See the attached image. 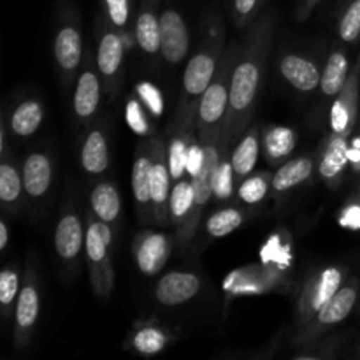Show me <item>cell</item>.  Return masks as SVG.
Returning <instances> with one entry per match:
<instances>
[{
	"label": "cell",
	"mask_w": 360,
	"mask_h": 360,
	"mask_svg": "<svg viewBox=\"0 0 360 360\" xmlns=\"http://www.w3.org/2000/svg\"><path fill=\"white\" fill-rule=\"evenodd\" d=\"M273 28V16L264 14L253 21L252 30L243 44H239V55L232 70L231 101L224 123V137L229 144L243 136L250 127L266 74Z\"/></svg>",
	"instance_id": "1"
},
{
	"label": "cell",
	"mask_w": 360,
	"mask_h": 360,
	"mask_svg": "<svg viewBox=\"0 0 360 360\" xmlns=\"http://www.w3.org/2000/svg\"><path fill=\"white\" fill-rule=\"evenodd\" d=\"M221 56H224V34L220 30L211 32L199 51L186 63V69L183 72L181 97H179L178 112L174 118L176 123L197 127L199 101L213 81Z\"/></svg>",
	"instance_id": "2"
},
{
	"label": "cell",
	"mask_w": 360,
	"mask_h": 360,
	"mask_svg": "<svg viewBox=\"0 0 360 360\" xmlns=\"http://www.w3.org/2000/svg\"><path fill=\"white\" fill-rule=\"evenodd\" d=\"M199 139L202 141L204 158L202 164H200L199 172L190 176V179H192L193 183L192 213H190L188 221H186V225L183 227V231L174 234L176 245L181 250H186L192 245L193 238H195L197 231H199L204 211H206L211 197L214 195V176H217L218 165H220L221 158L229 153V146H231V144L225 141L224 129H217L210 134H202V136H199Z\"/></svg>",
	"instance_id": "3"
},
{
	"label": "cell",
	"mask_w": 360,
	"mask_h": 360,
	"mask_svg": "<svg viewBox=\"0 0 360 360\" xmlns=\"http://www.w3.org/2000/svg\"><path fill=\"white\" fill-rule=\"evenodd\" d=\"M238 55L239 46H229V49L224 51V56L218 63L213 81L200 97L199 108H197V136L210 134L217 129H224L229 111V101H231L232 70H234Z\"/></svg>",
	"instance_id": "4"
},
{
	"label": "cell",
	"mask_w": 360,
	"mask_h": 360,
	"mask_svg": "<svg viewBox=\"0 0 360 360\" xmlns=\"http://www.w3.org/2000/svg\"><path fill=\"white\" fill-rule=\"evenodd\" d=\"M86 218L84 250H86L90 283L95 295L105 301L115 288V267H112L111 257H109V250L112 245V229L109 224L95 218L91 211Z\"/></svg>",
	"instance_id": "5"
},
{
	"label": "cell",
	"mask_w": 360,
	"mask_h": 360,
	"mask_svg": "<svg viewBox=\"0 0 360 360\" xmlns=\"http://www.w3.org/2000/svg\"><path fill=\"white\" fill-rule=\"evenodd\" d=\"M360 297V281L357 278H352L348 283H343L336 295L320 309L319 315L306 323L304 327H299L294 336V345L297 348H308L309 345L316 343L322 340L330 329L340 326L341 322L350 316L355 306L359 304Z\"/></svg>",
	"instance_id": "6"
},
{
	"label": "cell",
	"mask_w": 360,
	"mask_h": 360,
	"mask_svg": "<svg viewBox=\"0 0 360 360\" xmlns=\"http://www.w3.org/2000/svg\"><path fill=\"white\" fill-rule=\"evenodd\" d=\"M345 281V269L340 266H329L306 280L304 288L295 306V327H304L311 322L320 309L340 292Z\"/></svg>",
	"instance_id": "7"
},
{
	"label": "cell",
	"mask_w": 360,
	"mask_h": 360,
	"mask_svg": "<svg viewBox=\"0 0 360 360\" xmlns=\"http://www.w3.org/2000/svg\"><path fill=\"white\" fill-rule=\"evenodd\" d=\"M53 55L63 86H69L76 79V72L83 63V34L74 11L62 13L60 25L55 30Z\"/></svg>",
	"instance_id": "8"
},
{
	"label": "cell",
	"mask_w": 360,
	"mask_h": 360,
	"mask_svg": "<svg viewBox=\"0 0 360 360\" xmlns=\"http://www.w3.org/2000/svg\"><path fill=\"white\" fill-rule=\"evenodd\" d=\"M39 313H41V285H39L37 267L35 264H30L25 271L23 285L14 308V347L27 348L30 345Z\"/></svg>",
	"instance_id": "9"
},
{
	"label": "cell",
	"mask_w": 360,
	"mask_h": 360,
	"mask_svg": "<svg viewBox=\"0 0 360 360\" xmlns=\"http://www.w3.org/2000/svg\"><path fill=\"white\" fill-rule=\"evenodd\" d=\"M123 58H125V39L122 32L115 30V27H101V37L95 55V65L104 83V90L109 97L116 94L120 86V77L123 70Z\"/></svg>",
	"instance_id": "10"
},
{
	"label": "cell",
	"mask_w": 360,
	"mask_h": 360,
	"mask_svg": "<svg viewBox=\"0 0 360 360\" xmlns=\"http://www.w3.org/2000/svg\"><path fill=\"white\" fill-rule=\"evenodd\" d=\"M360 109V51L355 63L352 65L350 76L343 90L334 98L330 109V132L334 136L352 137L359 122Z\"/></svg>",
	"instance_id": "11"
},
{
	"label": "cell",
	"mask_w": 360,
	"mask_h": 360,
	"mask_svg": "<svg viewBox=\"0 0 360 360\" xmlns=\"http://www.w3.org/2000/svg\"><path fill=\"white\" fill-rule=\"evenodd\" d=\"M155 160V137L143 141L137 146L132 164V197L136 202L137 218L143 224L155 221L151 206V171Z\"/></svg>",
	"instance_id": "12"
},
{
	"label": "cell",
	"mask_w": 360,
	"mask_h": 360,
	"mask_svg": "<svg viewBox=\"0 0 360 360\" xmlns=\"http://www.w3.org/2000/svg\"><path fill=\"white\" fill-rule=\"evenodd\" d=\"M136 266L144 276H157L172 253V239L158 231H141L132 245Z\"/></svg>",
	"instance_id": "13"
},
{
	"label": "cell",
	"mask_w": 360,
	"mask_h": 360,
	"mask_svg": "<svg viewBox=\"0 0 360 360\" xmlns=\"http://www.w3.org/2000/svg\"><path fill=\"white\" fill-rule=\"evenodd\" d=\"M172 176L169 171L167 146L160 137H155V160L151 171V206H153L155 224L169 225L171 213H169V200L172 192Z\"/></svg>",
	"instance_id": "14"
},
{
	"label": "cell",
	"mask_w": 360,
	"mask_h": 360,
	"mask_svg": "<svg viewBox=\"0 0 360 360\" xmlns=\"http://www.w3.org/2000/svg\"><path fill=\"white\" fill-rule=\"evenodd\" d=\"M53 158L48 151H32L21 162V178H23L25 195L34 206L44 202L53 185Z\"/></svg>",
	"instance_id": "15"
},
{
	"label": "cell",
	"mask_w": 360,
	"mask_h": 360,
	"mask_svg": "<svg viewBox=\"0 0 360 360\" xmlns=\"http://www.w3.org/2000/svg\"><path fill=\"white\" fill-rule=\"evenodd\" d=\"M190 51V34L185 18L176 9L160 14V55L169 65H178Z\"/></svg>",
	"instance_id": "16"
},
{
	"label": "cell",
	"mask_w": 360,
	"mask_h": 360,
	"mask_svg": "<svg viewBox=\"0 0 360 360\" xmlns=\"http://www.w3.org/2000/svg\"><path fill=\"white\" fill-rule=\"evenodd\" d=\"M86 231L83 229L79 214L76 213L74 207H65L63 213L60 214L58 224L55 227V236H53V245L55 252L62 264L72 267L77 264V259L83 250Z\"/></svg>",
	"instance_id": "17"
},
{
	"label": "cell",
	"mask_w": 360,
	"mask_h": 360,
	"mask_svg": "<svg viewBox=\"0 0 360 360\" xmlns=\"http://www.w3.org/2000/svg\"><path fill=\"white\" fill-rule=\"evenodd\" d=\"M102 90H104V83H102L97 65L91 67L88 62L77 76L72 98L74 115L81 123H90L97 115L98 108H101Z\"/></svg>",
	"instance_id": "18"
},
{
	"label": "cell",
	"mask_w": 360,
	"mask_h": 360,
	"mask_svg": "<svg viewBox=\"0 0 360 360\" xmlns=\"http://www.w3.org/2000/svg\"><path fill=\"white\" fill-rule=\"evenodd\" d=\"M200 292V278L188 271H169L155 287V299L165 308L186 304Z\"/></svg>",
	"instance_id": "19"
},
{
	"label": "cell",
	"mask_w": 360,
	"mask_h": 360,
	"mask_svg": "<svg viewBox=\"0 0 360 360\" xmlns=\"http://www.w3.org/2000/svg\"><path fill=\"white\" fill-rule=\"evenodd\" d=\"M350 139L352 137L330 134L329 139L326 141L316 167L322 181L329 183L330 186H336L343 178L345 171L350 167Z\"/></svg>",
	"instance_id": "20"
},
{
	"label": "cell",
	"mask_w": 360,
	"mask_h": 360,
	"mask_svg": "<svg viewBox=\"0 0 360 360\" xmlns=\"http://www.w3.org/2000/svg\"><path fill=\"white\" fill-rule=\"evenodd\" d=\"M280 74L288 84L302 94H311L322 83V72L313 60L297 53H288L280 58Z\"/></svg>",
	"instance_id": "21"
},
{
	"label": "cell",
	"mask_w": 360,
	"mask_h": 360,
	"mask_svg": "<svg viewBox=\"0 0 360 360\" xmlns=\"http://www.w3.org/2000/svg\"><path fill=\"white\" fill-rule=\"evenodd\" d=\"M109 139L104 127H95L88 132L81 146V167L86 174L101 176L109 169Z\"/></svg>",
	"instance_id": "22"
},
{
	"label": "cell",
	"mask_w": 360,
	"mask_h": 360,
	"mask_svg": "<svg viewBox=\"0 0 360 360\" xmlns=\"http://www.w3.org/2000/svg\"><path fill=\"white\" fill-rule=\"evenodd\" d=\"M195 125H183V123H172V132L167 143V162L171 171L172 181L186 178L188 171V151L192 146V134Z\"/></svg>",
	"instance_id": "23"
},
{
	"label": "cell",
	"mask_w": 360,
	"mask_h": 360,
	"mask_svg": "<svg viewBox=\"0 0 360 360\" xmlns=\"http://www.w3.org/2000/svg\"><path fill=\"white\" fill-rule=\"evenodd\" d=\"M260 151V130L257 125H250L246 132L243 134L241 139L236 144L234 151L231 155L232 169H234L236 183H241L243 179L248 178L255 169L257 160H259Z\"/></svg>",
	"instance_id": "24"
},
{
	"label": "cell",
	"mask_w": 360,
	"mask_h": 360,
	"mask_svg": "<svg viewBox=\"0 0 360 360\" xmlns=\"http://www.w3.org/2000/svg\"><path fill=\"white\" fill-rule=\"evenodd\" d=\"M90 211L95 218L105 221L112 227L122 217V197L118 188L109 181H101L91 188L90 193Z\"/></svg>",
	"instance_id": "25"
},
{
	"label": "cell",
	"mask_w": 360,
	"mask_h": 360,
	"mask_svg": "<svg viewBox=\"0 0 360 360\" xmlns=\"http://www.w3.org/2000/svg\"><path fill=\"white\" fill-rule=\"evenodd\" d=\"M315 169V160L313 157H297L287 160L276 169L273 174V181H271V190L274 193H285L288 190L295 188L301 183L308 181Z\"/></svg>",
	"instance_id": "26"
},
{
	"label": "cell",
	"mask_w": 360,
	"mask_h": 360,
	"mask_svg": "<svg viewBox=\"0 0 360 360\" xmlns=\"http://www.w3.org/2000/svg\"><path fill=\"white\" fill-rule=\"evenodd\" d=\"M44 120V108L37 98H27L14 108L9 118L11 134L16 137H30L41 129Z\"/></svg>",
	"instance_id": "27"
},
{
	"label": "cell",
	"mask_w": 360,
	"mask_h": 360,
	"mask_svg": "<svg viewBox=\"0 0 360 360\" xmlns=\"http://www.w3.org/2000/svg\"><path fill=\"white\" fill-rule=\"evenodd\" d=\"M348 76H350V60H348L347 51L345 49H334L329 58H327L326 69L322 72L320 90L326 97L336 98L338 94L343 90Z\"/></svg>",
	"instance_id": "28"
},
{
	"label": "cell",
	"mask_w": 360,
	"mask_h": 360,
	"mask_svg": "<svg viewBox=\"0 0 360 360\" xmlns=\"http://www.w3.org/2000/svg\"><path fill=\"white\" fill-rule=\"evenodd\" d=\"M134 39L141 51L146 55H160V16L153 9L144 7L136 18L134 25Z\"/></svg>",
	"instance_id": "29"
},
{
	"label": "cell",
	"mask_w": 360,
	"mask_h": 360,
	"mask_svg": "<svg viewBox=\"0 0 360 360\" xmlns=\"http://www.w3.org/2000/svg\"><path fill=\"white\" fill-rule=\"evenodd\" d=\"M23 195L25 186L23 178H21V167L18 169L16 164L4 157L0 162V200H2L4 207L14 213L20 207Z\"/></svg>",
	"instance_id": "30"
},
{
	"label": "cell",
	"mask_w": 360,
	"mask_h": 360,
	"mask_svg": "<svg viewBox=\"0 0 360 360\" xmlns=\"http://www.w3.org/2000/svg\"><path fill=\"white\" fill-rule=\"evenodd\" d=\"M193 207V183L190 178H183L174 181L169 200V213H171V224L174 225L176 234L183 231L188 221L190 213Z\"/></svg>",
	"instance_id": "31"
},
{
	"label": "cell",
	"mask_w": 360,
	"mask_h": 360,
	"mask_svg": "<svg viewBox=\"0 0 360 360\" xmlns=\"http://www.w3.org/2000/svg\"><path fill=\"white\" fill-rule=\"evenodd\" d=\"M297 143V134L285 127H271L264 132V148H266V160L271 165H278V162L292 153Z\"/></svg>",
	"instance_id": "32"
},
{
	"label": "cell",
	"mask_w": 360,
	"mask_h": 360,
	"mask_svg": "<svg viewBox=\"0 0 360 360\" xmlns=\"http://www.w3.org/2000/svg\"><path fill=\"white\" fill-rule=\"evenodd\" d=\"M169 336L157 326H141L130 338V348L141 355H157L167 347Z\"/></svg>",
	"instance_id": "33"
},
{
	"label": "cell",
	"mask_w": 360,
	"mask_h": 360,
	"mask_svg": "<svg viewBox=\"0 0 360 360\" xmlns=\"http://www.w3.org/2000/svg\"><path fill=\"white\" fill-rule=\"evenodd\" d=\"M245 224V211L239 207H224L206 220V232L210 238H225Z\"/></svg>",
	"instance_id": "34"
},
{
	"label": "cell",
	"mask_w": 360,
	"mask_h": 360,
	"mask_svg": "<svg viewBox=\"0 0 360 360\" xmlns=\"http://www.w3.org/2000/svg\"><path fill=\"white\" fill-rule=\"evenodd\" d=\"M271 181L273 176L267 172H257V174H250L248 178L243 179L238 185V197L243 204L246 206H255L260 204L267 197L271 190Z\"/></svg>",
	"instance_id": "35"
},
{
	"label": "cell",
	"mask_w": 360,
	"mask_h": 360,
	"mask_svg": "<svg viewBox=\"0 0 360 360\" xmlns=\"http://www.w3.org/2000/svg\"><path fill=\"white\" fill-rule=\"evenodd\" d=\"M20 273L16 267H6L0 273V306H2L4 319L11 316V308L16 304V299L20 295Z\"/></svg>",
	"instance_id": "36"
},
{
	"label": "cell",
	"mask_w": 360,
	"mask_h": 360,
	"mask_svg": "<svg viewBox=\"0 0 360 360\" xmlns=\"http://www.w3.org/2000/svg\"><path fill=\"white\" fill-rule=\"evenodd\" d=\"M338 35L345 44H354L360 39V0H352L348 4L340 20Z\"/></svg>",
	"instance_id": "37"
},
{
	"label": "cell",
	"mask_w": 360,
	"mask_h": 360,
	"mask_svg": "<svg viewBox=\"0 0 360 360\" xmlns=\"http://www.w3.org/2000/svg\"><path fill=\"white\" fill-rule=\"evenodd\" d=\"M234 169H232L231 155H225L221 158L220 165H218L217 176H214V197H217L220 202L224 200H229L232 197V192H234Z\"/></svg>",
	"instance_id": "38"
},
{
	"label": "cell",
	"mask_w": 360,
	"mask_h": 360,
	"mask_svg": "<svg viewBox=\"0 0 360 360\" xmlns=\"http://www.w3.org/2000/svg\"><path fill=\"white\" fill-rule=\"evenodd\" d=\"M266 0H232L231 16L238 28L248 27L257 20Z\"/></svg>",
	"instance_id": "39"
},
{
	"label": "cell",
	"mask_w": 360,
	"mask_h": 360,
	"mask_svg": "<svg viewBox=\"0 0 360 360\" xmlns=\"http://www.w3.org/2000/svg\"><path fill=\"white\" fill-rule=\"evenodd\" d=\"M105 14H108L109 25L122 34H129L130 25V0H104Z\"/></svg>",
	"instance_id": "40"
},
{
	"label": "cell",
	"mask_w": 360,
	"mask_h": 360,
	"mask_svg": "<svg viewBox=\"0 0 360 360\" xmlns=\"http://www.w3.org/2000/svg\"><path fill=\"white\" fill-rule=\"evenodd\" d=\"M350 167L360 176V132L355 130L350 139Z\"/></svg>",
	"instance_id": "41"
},
{
	"label": "cell",
	"mask_w": 360,
	"mask_h": 360,
	"mask_svg": "<svg viewBox=\"0 0 360 360\" xmlns=\"http://www.w3.org/2000/svg\"><path fill=\"white\" fill-rule=\"evenodd\" d=\"M7 245H9V225L2 218V221H0V250L6 252Z\"/></svg>",
	"instance_id": "42"
},
{
	"label": "cell",
	"mask_w": 360,
	"mask_h": 360,
	"mask_svg": "<svg viewBox=\"0 0 360 360\" xmlns=\"http://www.w3.org/2000/svg\"><path fill=\"white\" fill-rule=\"evenodd\" d=\"M320 0H301V14L302 16H306L308 13H311L313 7L319 4Z\"/></svg>",
	"instance_id": "43"
},
{
	"label": "cell",
	"mask_w": 360,
	"mask_h": 360,
	"mask_svg": "<svg viewBox=\"0 0 360 360\" xmlns=\"http://www.w3.org/2000/svg\"><path fill=\"white\" fill-rule=\"evenodd\" d=\"M355 130H359L360 132V109H359V122H357V127H355Z\"/></svg>",
	"instance_id": "44"
},
{
	"label": "cell",
	"mask_w": 360,
	"mask_h": 360,
	"mask_svg": "<svg viewBox=\"0 0 360 360\" xmlns=\"http://www.w3.org/2000/svg\"><path fill=\"white\" fill-rule=\"evenodd\" d=\"M357 357L360 359V341H359V345H357Z\"/></svg>",
	"instance_id": "45"
},
{
	"label": "cell",
	"mask_w": 360,
	"mask_h": 360,
	"mask_svg": "<svg viewBox=\"0 0 360 360\" xmlns=\"http://www.w3.org/2000/svg\"><path fill=\"white\" fill-rule=\"evenodd\" d=\"M357 308H359V316H360V297H359V304H357Z\"/></svg>",
	"instance_id": "46"
}]
</instances>
